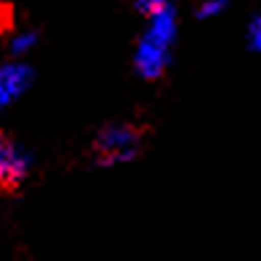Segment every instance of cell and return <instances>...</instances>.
I'll use <instances>...</instances> for the list:
<instances>
[{
	"instance_id": "cell-1",
	"label": "cell",
	"mask_w": 261,
	"mask_h": 261,
	"mask_svg": "<svg viewBox=\"0 0 261 261\" xmlns=\"http://www.w3.org/2000/svg\"><path fill=\"white\" fill-rule=\"evenodd\" d=\"M143 140H145V129L140 124L114 121V124H106L98 129V135L93 137V145H90V156L100 166L121 164L140 153Z\"/></svg>"
},
{
	"instance_id": "cell-2",
	"label": "cell",
	"mask_w": 261,
	"mask_h": 261,
	"mask_svg": "<svg viewBox=\"0 0 261 261\" xmlns=\"http://www.w3.org/2000/svg\"><path fill=\"white\" fill-rule=\"evenodd\" d=\"M29 174V159L16 140L0 129V195H19Z\"/></svg>"
},
{
	"instance_id": "cell-3",
	"label": "cell",
	"mask_w": 261,
	"mask_h": 261,
	"mask_svg": "<svg viewBox=\"0 0 261 261\" xmlns=\"http://www.w3.org/2000/svg\"><path fill=\"white\" fill-rule=\"evenodd\" d=\"M166 61H169V45L153 40L150 35H143V40L137 42V50H135V66L145 80H159L166 69Z\"/></svg>"
},
{
	"instance_id": "cell-4",
	"label": "cell",
	"mask_w": 261,
	"mask_h": 261,
	"mask_svg": "<svg viewBox=\"0 0 261 261\" xmlns=\"http://www.w3.org/2000/svg\"><path fill=\"white\" fill-rule=\"evenodd\" d=\"M19 76H21V69H19V66L0 69V98H6V95H11V93H16Z\"/></svg>"
},
{
	"instance_id": "cell-5",
	"label": "cell",
	"mask_w": 261,
	"mask_h": 261,
	"mask_svg": "<svg viewBox=\"0 0 261 261\" xmlns=\"http://www.w3.org/2000/svg\"><path fill=\"white\" fill-rule=\"evenodd\" d=\"M227 0H203L201 6H198V16L201 19H208V16H219V13L224 11Z\"/></svg>"
},
{
	"instance_id": "cell-6",
	"label": "cell",
	"mask_w": 261,
	"mask_h": 261,
	"mask_svg": "<svg viewBox=\"0 0 261 261\" xmlns=\"http://www.w3.org/2000/svg\"><path fill=\"white\" fill-rule=\"evenodd\" d=\"M169 0H135V8L143 11L145 16H150V13H156L159 8H166Z\"/></svg>"
},
{
	"instance_id": "cell-7",
	"label": "cell",
	"mask_w": 261,
	"mask_h": 261,
	"mask_svg": "<svg viewBox=\"0 0 261 261\" xmlns=\"http://www.w3.org/2000/svg\"><path fill=\"white\" fill-rule=\"evenodd\" d=\"M248 40H251V48H253V50H261V16H256V19L251 21Z\"/></svg>"
},
{
	"instance_id": "cell-8",
	"label": "cell",
	"mask_w": 261,
	"mask_h": 261,
	"mask_svg": "<svg viewBox=\"0 0 261 261\" xmlns=\"http://www.w3.org/2000/svg\"><path fill=\"white\" fill-rule=\"evenodd\" d=\"M32 45H35V35H32V32H27V35H21V37L13 40V53L27 50V48H32Z\"/></svg>"
}]
</instances>
